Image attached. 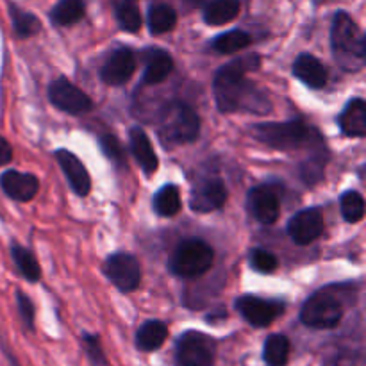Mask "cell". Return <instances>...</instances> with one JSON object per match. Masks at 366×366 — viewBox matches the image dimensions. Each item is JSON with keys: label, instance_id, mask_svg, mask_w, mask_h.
Masks as SVG:
<instances>
[{"label": "cell", "instance_id": "15", "mask_svg": "<svg viewBox=\"0 0 366 366\" xmlns=\"http://www.w3.org/2000/svg\"><path fill=\"white\" fill-rule=\"evenodd\" d=\"M249 209L261 224H274L279 218V197L267 186H257L249 193Z\"/></svg>", "mask_w": 366, "mask_h": 366}, {"label": "cell", "instance_id": "31", "mask_svg": "<svg viewBox=\"0 0 366 366\" xmlns=\"http://www.w3.org/2000/svg\"><path fill=\"white\" fill-rule=\"evenodd\" d=\"M9 9L11 18H13V27L20 38H29V36H34L39 31V20L34 14L18 9L16 6H11Z\"/></svg>", "mask_w": 366, "mask_h": 366}, {"label": "cell", "instance_id": "32", "mask_svg": "<svg viewBox=\"0 0 366 366\" xmlns=\"http://www.w3.org/2000/svg\"><path fill=\"white\" fill-rule=\"evenodd\" d=\"M250 263H252L254 270L261 272V274H272L277 268V257L268 250L254 249L250 254Z\"/></svg>", "mask_w": 366, "mask_h": 366}, {"label": "cell", "instance_id": "8", "mask_svg": "<svg viewBox=\"0 0 366 366\" xmlns=\"http://www.w3.org/2000/svg\"><path fill=\"white\" fill-rule=\"evenodd\" d=\"M104 274L120 292H134L142 281V270L134 256L125 252L113 254L104 264Z\"/></svg>", "mask_w": 366, "mask_h": 366}, {"label": "cell", "instance_id": "23", "mask_svg": "<svg viewBox=\"0 0 366 366\" xmlns=\"http://www.w3.org/2000/svg\"><path fill=\"white\" fill-rule=\"evenodd\" d=\"M290 340L285 335L268 336L263 347V361L267 366H286L290 360Z\"/></svg>", "mask_w": 366, "mask_h": 366}, {"label": "cell", "instance_id": "20", "mask_svg": "<svg viewBox=\"0 0 366 366\" xmlns=\"http://www.w3.org/2000/svg\"><path fill=\"white\" fill-rule=\"evenodd\" d=\"M168 338V327L161 320H149L136 331V347L142 352H156Z\"/></svg>", "mask_w": 366, "mask_h": 366}, {"label": "cell", "instance_id": "17", "mask_svg": "<svg viewBox=\"0 0 366 366\" xmlns=\"http://www.w3.org/2000/svg\"><path fill=\"white\" fill-rule=\"evenodd\" d=\"M293 75L310 88L318 89L327 84V68L311 54H300L293 63Z\"/></svg>", "mask_w": 366, "mask_h": 366}, {"label": "cell", "instance_id": "33", "mask_svg": "<svg viewBox=\"0 0 366 366\" xmlns=\"http://www.w3.org/2000/svg\"><path fill=\"white\" fill-rule=\"evenodd\" d=\"M16 302H18V311H20L21 322H24L25 329L29 331H34V304L32 300L25 295L24 292H16Z\"/></svg>", "mask_w": 366, "mask_h": 366}, {"label": "cell", "instance_id": "25", "mask_svg": "<svg viewBox=\"0 0 366 366\" xmlns=\"http://www.w3.org/2000/svg\"><path fill=\"white\" fill-rule=\"evenodd\" d=\"M154 211L159 217H175L181 211V193L174 184L161 188L154 197Z\"/></svg>", "mask_w": 366, "mask_h": 366}, {"label": "cell", "instance_id": "2", "mask_svg": "<svg viewBox=\"0 0 366 366\" xmlns=\"http://www.w3.org/2000/svg\"><path fill=\"white\" fill-rule=\"evenodd\" d=\"M331 45L336 61L347 71H360L366 61V41L356 21L340 11L332 20Z\"/></svg>", "mask_w": 366, "mask_h": 366}, {"label": "cell", "instance_id": "19", "mask_svg": "<svg viewBox=\"0 0 366 366\" xmlns=\"http://www.w3.org/2000/svg\"><path fill=\"white\" fill-rule=\"evenodd\" d=\"M129 139H131V152L132 156L136 157V161L139 163V167L143 168L147 175L154 174L157 170V161L156 152L152 149V143H150L149 136L145 134V131L139 127H132L131 132H129Z\"/></svg>", "mask_w": 366, "mask_h": 366}, {"label": "cell", "instance_id": "34", "mask_svg": "<svg viewBox=\"0 0 366 366\" xmlns=\"http://www.w3.org/2000/svg\"><path fill=\"white\" fill-rule=\"evenodd\" d=\"M100 147H102L104 154H106L111 161H114V163H125L124 150H122V145L118 143V139L114 138V136H102V138H100Z\"/></svg>", "mask_w": 366, "mask_h": 366}, {"label": "cell", "instance_id": "29", "mask_svg": "<svg viewBox=\"0 0 366 366\" xmlns=\"http://www.w3.org/2000/svg\"><path fill=\"white\" fill-rule=\"evenodd\" d=\"M250 41H252L250 34H247L245 31L236 29V31H229L217 36L213 41V49L220 54H234L243 50L245 46H249Z\"/></svg>", "mask_w": 366, "mask_h": 366}, {"label": "cell", "instance_id": "24", "mask_svg": "<svg viewBox=\"0 0 366 366\" xmlns=\"http://www.w3.org/2000/svg\"><path fill=\"white\" fill-rule=\"evenodd\" d=\"M84 16V2L82 0H59L52 11L50 20L56 25H74Z\"/></svg>", "mask_w": 366, "mask_h": 366}, {"label": "cell", "instance_id": "36", "mask_svg": "<svg viewBox=\"0 0 366 366\" xmlns=\"http://www.w3.org/2000/svg\"><path fill=\"white\" fill-rule=\"evenodd\" d=\"M7 361H9V366H20V365H18V361L14 360V357L11 356L9 352H7Z\"/></svg>", "mask_w": 366, "mask_h": 366}, {"label": "cell", "instance_id": "35", "mask_svg": "<svg viewBox=\"0 0 366 366\" xmlns=\"http://www.w3.org/2000/svg\"><path fill=\"white\" fill-rule=\"evenodd\" d=\"M11 159H13V149H11L9 142L0 136V167L9 163Z\"/></svg>", "mask_w": 366, "mask_h": 366}, {"label": "cell", "instance_id": "12", "mask_svg": "<svg viewBox=\"0 0 366 366\" xmlns=\"http://www.w3.org/2000/svg\"><path fill=\"white\" fill-rule=\"evenodd\" d=\"M324 232V218L317 209H302L290 220L288 234L297 245H310Z\"/></svg>", "mask_w": 366, "mask_h": 366}, {"label": "cell", "instance_id": "16", "mask_svg": "<svg viewBox=\"0 0 366 366\" xmlns=\"http://www.w3.org/2000/svg\"><path fill=\"white\" fill-rule=\"evenodd\" d=\"M56 159L61 164V168H63V174L66 175L71 189L79 197L88 195L89 189H92V181H89V175L86 172L84 164L81 163V159L75 154L68 152V150H57Z\"/></svg>", "mask_w": 366, "mask_h": 366}, {"label": "cell", "instance_id": "26", "mask_svg": "<svg viewBox=\"0 0 366 366\" xmlns=\"http://www.w3.org/2000/svg\"><path fill=\"white\" fill-rule=\"evenodd\" d=\"M177 21V13L167 4H156L149 11V29L152 34H164L172 31Z\"/></svg>", "mask_w": 366, "mask_h": 366}, {"label": "cell", "instance_id": "37", "mask_svg": "<svg viewBox=\"0 0 366 366\" xmlns=\"http://www.w3.org/2000/svg\"><path fill=\"white\" fill-rule=\"evenodd\" d=\"M186 2H188L189 6H200V4H202L204 0H186Z\"/></svg>", "mask_w": 366, "mask_h": 366}, {"label": "cell", "instance_id": "3", "mask_svg": "<svg viewBox=\"0 0 366 366\" xmlns=\"http://www.w3.org/2000/svg\"><path fill=\"white\" fill-rule=\"evenodd\" d=\"M157 132L164 145H184L199 138L200 118L184 102H172L161 111L157 120Z\"/></svg>", "mask_w": 366, "mask_h": 366}, {"label": "cell", "instance_id": "21", "mask_svg": "<svg viewBox=\"0 0 366 366\" xmlns=\"http://www.w3.org/2000/svg\"><path fill=\"white\" fill-rule=\"evenodd\" d=\"M172 68H174V61H172L170 54L159 49L152 50L149 54V59H147L145 71H143V84H159L170 75Z\"/></svg>", "mask_w": 366, "mask_h": 366}, {"label": "cell", "instance_id": "13", "mask_svg": "<svg viewBox=\"0 0 366 366\" xmlns=\"http://www.w3.org/2000/svg\"><path fill=\"white\" fill-rule=\"evenodd\" d=\"M136 70V59L131 49H118L109 56L100 70V77L109 86H122L132 77Z\"/></svg>", "mask_w": 366, "mask_h": 366}, {"label": "cell", "instance_id": "1", "mask_svg": "<svg viewBox=\"0 0 366 366\" xmlns=\"http://www.w3.org/2000/svg\"><path fill=\"white\" fill-rule=\"evenodd\" d=\"M257 64H259V57L249 56L231 61L217 71L213 92L217 106L222 113H234L238 109L268 113V109H270L268 100L245 77L247 71L254 70Z\"/></svg>", "mask_w": 366, "mask_h": 366}, {"label": "cell", "instance_id": "22", "mask_svg": "<svg viewBox=\"0 0 366 366\" xmlns=\"http://www.w3.org/2000/svg\"><path fill=\"white\" fill-rule=\"evenodd\" d=\"M239 13V0H211L204 9V20L209 25H225Z\"/></svg>", "mask_w": 366, "mask_h": 366}, {"label": "cell", "instance_id": "9", "mask_svg": "<svg viewBox=\"0 0 366 366\" xmlns=\"http://www.w3.org/2000/svg\"><path fill=\"white\" fill-rule=\"evenodd\" d=\"M236 310L239 311V315H242L247 324L257 329L268 327L285 313V306L281 302L264 300L254 295H245L236 300Z\"/></svg>", "mask_w": 366, "mask_h": 366}, {"label": "cell", "instance_id": "27", "mask_svg": "<svg viewBox=\"0 0 366 366\" xmlns=\"http://www.w3.org/2000/svg\"><path fill=\"white\" fill-rule=\"evenodd\" d=\"M114 14L124 31L136 32L142 27V14L134 0H113Z\"/></svg>", "mask_w": 366, "mask_h": 366}, {"label": "cell", "instance_id": "11", "mask_svg": "<svg viewBox=\"0 0 366 366\" xmlns=\"http://www.w3.org/2000/svg\"><path fill=\"white\" fill-rule=\"evenodd\" d=\"M227 200V188L224 181L217 177H209L200 181L192 192V209L199 213H211L220 209Z\"/></svg>", "mask_w": 366, "mask_h": 366}, {"label": "cell", "instance_id": "28", "mask_svg": "<svg viewBox=\"0 0 366 366\" xmlns=\"http://www.w3.org/2000/svg\"><path fill=\"white\" fill-rule=\"evenodd\" d=\"M11 254H13L14 263H16V267L20 268L24 277L31 282H38L39 277H41V268H39V263L34 257V254H32L29 249H25V247H20V245H13Z\"/></svg>", "mask_w": 366, "mask_h": 366}, {"label": "cell", "instance_id": "6", "mask_svg": "<svg viewBox=\"0 0 366 366\" xmlns=\"http://www.w3.org/2000/svg\"><path fill=\"white\" fill-rule=\"evenodd\" d=\"M217 342L200 331H186L175 343L177 366H214Z\"/></svg>", "mask_w": 366, "mask_h": 366}, {"label": "cell", "instance_id": "30", "mask_svg": "<svg viewBox=\"0 0 366 366\" xmlns=\"http://www.w3.org/2000/svg\"><path fill=\"white\" fill-rule=\"evenodd\" d=\"M342 214L349 224H357L365 217V199L360 192H347L342 197Z\"/></svg>", "mask_w": 366, "mask_h": 366}, {"label": "cell", "instance_id": "10", "mask_svg": "<svg viewBox=\"0 0 366 366\" xmlns=\"http://www.w3.org/2000/svg\"><path fill=\"white\" fill-rule=\"evenodd\" d=\"M49 99L57 109L70 114H84L93 109L92 99L64 77H59L50 84Z\"/></svg>", "mask_w": 366, "mask_h": 366}, {"label": "cell", "instance_id": "14", "mask_svg": "<svg viewBox=\"0 0 366 366\" xmlns=\"http://www.w3.org/2000/svg\"><path fill=\"white\" fill-rule=\"evenodd\" d=\"M0 186L9 199L18 202H29L36 197L39 189L38 179L32 174H21L16 170L4 172L0 177Z\"/></svg>", "mask_w": 366, "mask_h": 366}, {"label": "cell", "instance_id": "18", "mask_svg": "<svg viewBox=\"0 0 366 366\" xmlns=\"http://www.w3.org/2000/svg\"><path fill=\"white\" fill-rule=\"evenodd\" d=\"M340 129L350 138H365L366 136V102L363 99H354L347 104L340 117Z\"/></svg>", "mask_w": 366, "mask_h": 366}, {"label": "cell", "instance_id": "5", "mask_svg": "<svg viewBox=\"0 0 366 366\" xmlns=\"http://www.w3.org/2000/svg\"><path fill=\"white\" fill-rule=\"evenodd\" d=\"M313 132V129L307 127L302 120H292L282 124H259L254 127L252 134L274 149L295 150L310 145Z\"/></svg>", "mask_w": 366, "mask_h": 366}, {"label": "cell", "instance_id": "38", "mask_svg": "<svg viewBox=\"0 0 366 366\" xmlns=\"http://www.w3.org/2000/svg\"><path fill=\"white\" fill-rule=\"evenodd\" d=\"M92 366H109V365H92Z\"/></svg>", "mask_w": 366, "mask_h": 366}, {"label": "cell", "instance_id": "7", "mask_svg": "<svg viewBox=\"0 0 366 366\" xmlns=\"http://www.w3.org/2000/svg\"><path fill=\"white\" fill-rule=\"evenodd\" d=\"M343 307L329 293H315L300 310V322L311 329H335L342 322Z\"/></svg>", "mask_w": 366, "mask_h": 366}, {"label": "cell", "instance_id": "4", "mask_svg": "<svg viewBox=\"0 0 366 366\" xmlns=\"http://www.w3.org/2000/svg\"><path fill=\"white\" fill-rule=\"evenodd\" d=\"M214 252L202 239H186L179 243L177 249L170 256L168 267L172 274L184 279H193L204 275L213 267Z\"/></svg>", "mask_w": 366, "mask_h": 366}]
</instances>
